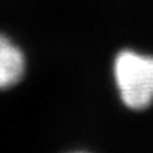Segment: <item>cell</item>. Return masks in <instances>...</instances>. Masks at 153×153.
I'll return each instance as SVG.
<instances>
[{"label": "cell", "instance_id": "obj_1", "mask_svg": "<svg viewBox=\"0 0 153 153\" xmlns=\"http://www.w3.org/2000/svg\"><path fill=\"white\" fill-rule=\"evenodd\" d=\"M114 76L124 103L143 110L153 102V58L122 51L114 62Z\"/></svg>", "mask_w": 153, "mask_h": 153}, {"label": "cell", "instance_id": "obj_2", "mask_svg": "<svg viewBox=\"0 0 153 153\" xmlns=\"http://www.w3.org/2000/svg\"><path fill=\"white\" fill-rule=\"evenodd\" d=\"M24 71V56L10 39L0 34V89L20 81Z\"/></svg>", "mask_w": 153, "mask_h": 153}]
</instances>
